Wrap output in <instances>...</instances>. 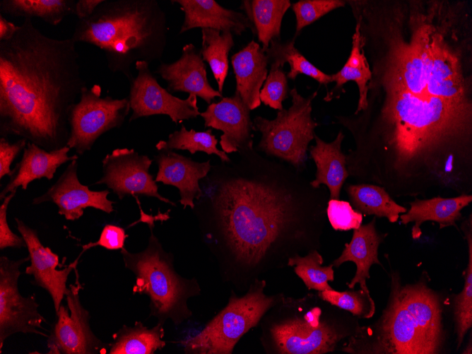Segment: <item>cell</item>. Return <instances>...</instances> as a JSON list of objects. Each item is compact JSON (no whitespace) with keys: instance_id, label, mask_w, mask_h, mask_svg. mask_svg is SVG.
<instances>
[{"instance_id":"cell-15","label":"cell","mask_w":472,"mask_h":354,"mask_svg":"<svg viewBox=\"0 0 472 354\" xmlns=\"http://www.w3.org/2000/svg\"><path fill=\"white\" fill-rule=\"evenodd\" d=\"M153 160L134 148H116L102 160V176L94 184H105L122 200L126 196L155 197L176 206L158 192V187L149 172Z\"/></svg>"},{"instance_id":"cell-6","label":"cell","mask_w":472,"mask_h":354,"mask_svg":"<svg viewBox=\"0 0 472 354\" xmlns=\"http://www.w3.org/2000/svg\"><path fill=\"white\" fill-rule=\"evenodd\" d=\"M260 341L268 354H324L342 347L359 324L349 312L319 295L283 296L259 324Z\"/></svg>"},{"instance_id":"cell-19","label":"cell","mask_w":472,"mask_h":354,"mask_svg":"<svg viewBox=\"0 0 472 354\" xmlns=\"http://www.w3.org/2000/svg\"><path fill=\"white\" fill-rule=\"evenodd\" d=\"M167 83L170 92H184L195 95L208 104L216 97L223 98L222 94L209 83L206 65L200 49L194 45H185L180 57L172 63L161 62L154 72Z\"/></svg>"},{"instance_id":"cell-36","label":"cell","mask_w":472,"mask_h":354,"mask_svg":"<svg viewBox=\"0 0 472 354\" xmlns=\"http://www.w3.org/2000/svg\"><path fill=\"white\" fill-rule=\"evenodd\" d=\"M324 260L317 249L305 255L290 257L288 266L294 267L295 274L302 281L308 290L323 291L333 290L329 281L334 280V271L331 264L321 266Z\"/></svg>"},{"instance_id":"cell-8","label":"cell","mask_w":472,"mask_h":354,"mask_svg":"<svg viewBox=\"0 0 472 354\" xmlns=\"http://www.w3.org/2000/svg\"><path fill=\"white\" fill-rule=\"evenodd\" d=\"M149 228L151 235L143 251L131 253L124 247L121 249L124 266L136 278L133 293L149 297L150 316L163 325L167 319L179 325L191 316L187 300L199 295L201 289L196 278H184L175 271L172 256L155 236L153 225L149 224Z\"/></svg>"},{"instance_id":"cell-17","label":"cell","mask_w":472,"mask_h":354,"mask_svg":"<svg viewBox=\"0 0 472 354\" xmlns=\"http://www.w3.org/2000/svg\"><path fill=\"white\" fill-rule=\"evenodd\" d=\"M250 111L239 93L235 92L231 97L209 104L200 115L204 119L205 127L223 132L219 142L223 151L241 153L254 150Z\"/></svg>"},{"instance_id":"cell-35","label":"cell","mask_w":472,"mask_h":354,"mask_svg":"<svg viewBox=\"0 0 472 354\" xmlns=\"http://www.w3.org/2000/svg\"><path fill=\"white\" fill-rule=\"evenodd\" d=\"M468 247V262L465 271V283L460 293L454 300V319L459 348L467 331L472 326V220L464 221L461 225Z\"/></svg>"},{"instance_id":"cell-38","label":"cell","mask_w":472,"mask_h":354,"mask_svg":"<svg viewBox=\"0 0 472 354\" xmlns=\"http://www.w3.org/2000/svg\"><path fill=\"white\" fill-rule=\"evenodd\" d=\"M270 69L260 91V100L274 110L283 109V102L290 93L288 77L283 67L276 63H269Z\"/></svg>"},{"instance_id":"cell-28","label":"cell","mask_w":472,"mask_h":354,"mask_svg":"<svg viewBox=\"0 0 472 354\" xmlns=\"http://www.w3.org/2000/svg\"><path fill=\"white\" fill-rule=\"evenodd\" d=\"M345 190L350 203L364 215H374L386 218L390 223H396L401 213L407 208L398 204L382 187L370 183L347 184Z\"/></svg>"},{"instance_id":"cell-13","label":"cell","mask_w":472,"mask_h":354,"mask_svg":"<svg viewBox=\"0 0 472 354\" xmlns=\"http://www.w3.org/2000/svg\"><path fill=\"white\" fill-rule=\"evenodd\" d=\"M30 259L29 255L18 260L0 257V351L5 341L17 333L47 336L42 326L45 319L39 312L34 295L23 297L18 281L21 265Z\"/></svg>"},{"instance_id":"cell-18","label":"cell","mask_w":472,"mask_h":354,"mask_svg":"<svg viewBox=\"0 0 472 354\" xmlns=\"http://www.w3.org/2000/svg\"><path fill=\"white\" fill-rule=\"evenodd\" d=\"M15 220L17 229L25 242L30 258V265L26 267L25 272L33 276V284L48 292L57 312L68 288V277L73 270H76L78 262L74 261L64 269L57 270L59 256L42 244L35 230L18 218H15Z\"/></svg>"},{"instance_id":"cell-24","label":"cell","mask_w":472,"mask_h":354,"mask_svg":"<svg viewBox=\"0 0 472 354\" xmlns=\"http://www.w3.org/2000/svg\"><path fill=\"white\" fill-rule=\"evenodd\" d=\"M231 63L236 81L235 92L250 110H255L261 105L260 91L269 73L266 52L252 40L232 56Z\"/></svg>"},{"instance_id":"cell-7","label":"cell","mask_w":472,"mask_h":354,"mask_svg":"<svg viewBox=\"0 0 472 354\" xmlns=\"http://www.w3.org/2000/svg\"><path fill=\"white\" fill-rule=\"evenodd\" d=\"M385 83L386 90L468 100L459 59L441 35L428 26L415 31L410 42L392 47Z\"/></svg>"},{"instance_id":"cell-11","label":"cell","mask_w":472,"mask_h":354,"mask_svg":"<svg viewBox=\"0 0 472 354\" xmlns=\"http://www.w3.org/2000/svg\"><path fill=\"white\" fill-rule=\"evenodd\" d=\"M130 110L128 98L102 97L98 85L83 87L79 100L70 110L66 146L75 149L77 155H83L103 134L122 126Z\"/></svg>"},{"instance_id":"cell-4","label":"cell","mask_w":472,"mask_h":354,"mask_svg":"<svg viewBox=\"0 0 472 354\" xmlns=\"http://www.w3.org/2000/svg\"><path fill=\"white\" fill-rule=\"evenodd\" d=\"M444 343L439 295L423 279L403 285L393 273L381 317L369 326H359L341 350L354 354H437Z\"/></svg>"},{"instance_id":"cell-32","label":"cell","mask_w":472,"mask_h":354,"mask_svg":"<svg viewBox=\"0 0 472 354\" xmlns=\"http://www.w3.org/2000/svg\"><path fill=\"white\" fill-rule=\"evenodd\" d=\"M234 45L233 34L230 31L201 29V57L203 61L209 65L217 83L218 90L221 94L229 69V52Z\"/></svg>"},{"instance_id":"cell-34","label":"cell","mask_w":472,"mask_h":354,"mask_svg":"<svg viewBox=\"0 0 472 354\" xmlns=\"http://www.w3.org/2000/svg\"><path fill=\"white\" fill-rule=\"evenodd\" d=\"M218 139L212 134L211 129L205 131H196L194 129L187 130L182 126L180 130L175 131L168 136L167 141H160L155 148L158 151H188L194 155L201 151L208 155H216L223 163L231 161L226 153L217 148Z\"/></svg>"},{"instance_id":"cell-23","label":"cell","mask_w":472,"mask_h":354,"mask_svg":"<svg viewBox=\"0 0 472 354\" xmlns=\"http://www.w3.org/2000/svg\"><path fill=\"white\" fill-rule=\"evenodd\" d=\"M376 218L367 224L361 225L353 230V237L349 243H346L341 254L331 262L334 268H338L347 261H352L356 265V271L350 282L347 283L349 288H355L360 283V288L367 294L370 295L366 280L370 278V269L373 264L382 266L378 259V249L384 241L386 234L377 232L375 227Z\"/></svg>"},{"instance_id":"cell-16","label":"cell","mask_w":472,"mask_h":354,"mask_svg":"<svg viewBox=\"0 0 472 354\" xmlns=\"http://www.w3.org/2000/svg\"><path fill=\"white\" fill-rule=\"evenodd\" d=\"M77 170V160L71 161L57 182L43 194L33 199V204L52 202L57 206L59 214L68 220L79 219L87 207L112 213L114 202L107 199L110 191L90 190L79 181Z\"/></svg>"},{"instance_id":"cell-37","label":"cell","mask_w":472,"mask_h":354,"mask_svg":"<svg viewBox=\"0 0 472 354\" xmlns=\"http://www.w3.org/2000/svg\"><path fill=\"white\" fill-rule=\"evenodd\" d=\"M317 295L331 305L349 312L358 318L369 319L375 312L373 299L362 289L346 291L326 290L319 291Z\"/></svg>"},{"instance_id":"cell-39","label":"cell","mask_w":472,"mask_h":354,"mask_svg":"<svg viewBox=\"0 0 472 354\" xmlns=\"http://www.w3.org/2000/svg\"><path fill=\"white\" fill-rule=\"evenodd\" d=\"M345 4L341 0H301L291 4L296 18L295 37L305 27Z\"/></svg>"},{"instance_id":"cell-12","label":"cell","mask_w":472,"mask_h":354,"mask_svg":"<svg viewBox=\"0 0 472 354\" xmlns=\"http://www.w3.org/2000/svg\"><path fill=\"white\" fill-rule=\"evenodd\" d=\"M70 284L65 296L66 306L61 305L56 312L57 321L47 336L48 354H105L110 347L100 340L90 326V313L81 305L78 281Z\"/></svg>"},{"instance_id":"cell-26","label":"cell","mask_w":472,"mask_h":354,"mask_svg":"<svg viewBox=\"0 0 472 354\" xmlns=\"http://www.w3.org/2000/svg\"><path fill=\"white\" fill-rule=\"evenodd\" d=\"M316 144L309 148L317 171L315 179L310 184L315 189L326 185L330 192L329 199H339L341 190L349 177L346 165V155L341 151L344 134L340 131L336 138L327 143L314 134Z\"/></svg>"},{"instance_id":"cell-40","label":"cell","mask_w":472,"mask_h":354,"mask_svg":"<svg viewBox=\"0 0 472 354\" xmlns=\"http://www.w3.org/2000/svg\"><path fill=\"white\" fill-rule=\"evenodd\" d=\"M326 213L335 230H355L362 225V214L355 210L348 201L329 199Z\"/></svg>"},{"instance_id":"cell-45","label":"cell","mask_w":472,"mask_h":354,"mask_svg":"<svg viewBox=\"0 0 472 354\" xmlns=\"http://www.w3.org/2000/svg\"><path fill=\"white\" fill-rule=\"evenodd\" d=\"M19 26L7 20L3 14L0 13V41L11 40L18 32Z\"/></svg>"},{"instance_id":"cell-20","label":"cell","mask_w":472,"mask_h":354,"mask_svg":"<svg viewBox=\"0 0 472 354\" xmlns=\"http://www.w3.org/2000/svg\"><path fill=\"white\" fill-rule=\"evenodd\" d=\"M155 161L158 165L155 181L177 187L184 208H194V201L202 196L199 182L206 177L211 169L210 160L196 162L173 151L163 150L155 156Z\"/></svg>"},{"instance_id":"cell-25","label":"cell","mask_w":472,"mask_h":354,"mask_svg":"<svg viewBox=\"0 0 472 354\" xmlns=\"http://www.w3.org/2000/svg\"><path fill=\"white\" fill-rule=\"evenodd\" d=\"M472 201L471 194H460L452 198L433 197L415 199L410 203L409 210L400 214L401 223L408 225L414 222L411 235L418 239L422 230L420 225L426 221H434L442 229L449 226L458 228L456 222L462 218L461 211Z\"/></svg>"},{"instance_id":"cell-42","label":"cell","mask_w":472,"mask_h":354,"mask_svg":"<svg viewBox=\"0 0 472 354\" xmlns=\"http://www.w3.org/2000/svg\"><path fill=\"white\" fill-rule=\"evenodd\" d=\"M17 190L8 194L4 199L0 206V249L8 247L21 248L26 247V244L23 237L13 233L10 229L7 222V208L11 199L16 195Z\"/></svg>"},{"instance_id":"cell-1","label":"cell","mask_w":472,"mask_h":354,"mask_svg":"<svg viewBox=\"0 0 472 354\" xmlns=\"http://www.w3.org/2000/svg\"><path fill=\"white\" fill-rule=\"evenodd\" d=\"M200 199L204 242L222 280L239 290L318 249L327 196L290 164L254 149L211 167Z\"/></svg>"},{"instance_id":"cell-44","label":"cell","mask_w":472,"mask_h":354,"mask_svg":"<svg viewBox=\"0 0 472 354\" xmlns=\"http://www.w3.org/2000/svg\"><path fill=\"white\" fill-rule=\"evenodd\" d=\"M104 0H78L75 5V15L78 20L90 17L95 11L97 7Z\"/></svg>"},{"instance_id":"cell-21","label":"cell","mask_w":472,"mask_h":354,"mask_svg":"<svg viewBox=\"0 0 472 354\" xmlns=\"http://www.w3.org/2000/svg\"><path fill=\"white\" fill-rule=\"evenodd\" d=\"M71 148L66 146L54 151H47L39 146L28 141L23 155L12 170V174L6 185L0 193V200L8 194L17 190L19 187L27 189L28 184L35 179L54 177L57 170L69 161L78 159V155H69Z\"/></svg>"},{"instance_id":"cell-33","label":"cell","mask_w":472,"mask_h":354,"mask_svg":"<svg viewBox=\"0 0 472 354\" xmlns=\"http://www.w3.org/2000/svg\"><path fill=\"white\" fill-rule=\"evenodd\" d=\"M269 63H276L281 66L287 62L290 71L287 77L295 80L300 74L309 76L320 84L327 85L332 82L331 75L326 74L308 61L295 47V39L282 42L278 40L271 42L265 52Z\"/></svg>"},{"instance_id":"cell-27","label":"cell","mask_w":472,"mask_h":354,"mask_svg":"<svg viewBox=\"0 0 472 354\" xmlns=\"http://www.w3.org/2000/svg\"><path fill=\"white\" fill-rule=\"evenodd\" d=\"M289 0H243L240 8L244 11L264 52L273 40L281 41L283 18L291 7Z\"/></svg>"},{"instance_id":"cell-41","label":"cell","mask_w":472,"mask_h":354,"mask_svg":"<svg viewBox=\"0 0 472 354\" xmlns=\"http://www.w3.org/2000/svg\"><path fill=\"white\" fill-rule=\"evenodd\" d=\"M127 237L128 235L126 234L123 228L115 225L107 224L102 228L98 241L82 245V251L75 261L78 262L81 256L84 252L92 247L98 246L108 250L122 249L124 247L125 240Z\"/></svg>"},{"instance_id":"cell-22","label":"cell","mask_w":472,"mask_h":354,"mask_svg":"<svg viewBox=\"0 0 472 354\" xmlns=\"http://www.w3.org/2000/svg\"><path fill=\"white\" fill-rule=\"evenodd\" d=\"M171 1L178 4L184 13L180 34L197 28L228 30L237 36H241L248 29L254 33L253 26L244 13L226 8L215 0Z\"/></svg>"},{"instance_id":"cell-29","label":"cell","mask_w":472,"mask_h":354,"mask_svg":"<svg viewBox=\"0 0 472 354\" xmlns=\"http://www.w3.org/2000/svg\"><path fill=\"white\" fill-rule=\"evenodd\" d=\"M164 329L158 323L151 329L141 321H136L134 326H123L112 335L109 354H153L162 350L166 343L163 339Z\"/></svg>"},{"instance_id":"cell-10","label":"cell","mask_w":472,"mask_h":354,"mask_svg":"<svg viewBox=\"0 0 472 354\" xmlns=\"http://www.w3.org/2000/svg\"><path fill=\"white\" fill-rule=\"evenodd\" d=\"M317 93L302 97L295 88L290 90L292 105L277 112L273 119L256 116L253 129L261 138L256 150L277 158L300 170L305 166L309 143L318 125L312 117V103Z\"/></svg>"},{"instance_id":"cell-2","label":"cell","mask_w":472,"mask_h":354,"mask_svg":"<svg viewBox=\"0 0 472 354\" xmlns=\"http://www.w3.org/2000/svg\"><path fill=\"white\" fill-rule=\"evenodd\" d=\"M367 136H356L357 149L346 155L358 183L384 187L396 196L433 190L459 194L472 191L470 153L472 109L468 100H452L386 90Z\"/></svg>"},{"instance_id":"cell-14","label":"cell","mask_w":472,"mask_h":354,"mask_svg":"<svg viewBox=\"0 0 472 354\" xmlns=\"http://www.w3.org/2000/svg\"><path fill=\"white\" fill-rule=\"evenodd\" d=\"M137 76L129 82V101L132 114L129 122L138 118L164 114L175 123L201 114L195 95L180 99L163 88L144 61L136 62Z\"/></svg>"},{"instance_id":"cell-30","label":"cell","mask_w":472,"mask_h":354,"mask_svg":"<svg viewBox=\"0 0 472 354\" xmlns=\"http://www.w3.org/2000/svg\"><path fill=\"white\" fill-rule=\"evenodd\" d=\"M332 82L336 83L335 90L340 89L348 81L356 83L359 90V99L355 114L366 110L368 105L367 83L372 78L367 60L362 49L360 24L357 23L353 35L352 49L347 61L342 69L331 75Z\"/></svg>"},{"instance_id":"cell-31","label":"cell","mask_w":472,"mask_h":354,"mask_svg":"<svg viewBox=\"0 0 472 354\" xmlns=\"http://www.w3.org/2000/svg\"><path fill=\"white\" fill-rule=\"evenodd\" d=\"M74 0H0L1 13L32 19L38 18L58 25L69 15H75Z\"/></svg>"},{"instance_id":"cell-43","label":"cell","mask_w":472,"mask_h":354,"mask_svg":"<svg viewBox=\"0 0 472 354\" xmlns=\"http://www.w3.org/2000/svg\"><path fill=\"white\" fill-rule=\"evenodd\" d=\"M27 140L19 138L14 143L9 142L6 138H0V179L5 175L12 174L11 165L19 153L25 149Z\"/></svg>"},{"instance_id":"cell-3","label":"cell","mask_w":472,"mask_h":354,"mask_svg":"<svg viewBox=\"0 0 472 354\" xmlns=\"http://www.w3.org/2000/svg\"><path fill=\"white\" fill-rule=\"evenodd\" d=\"M76 43L43 34L25 18L0 41V136H16L51 151L66 146L69 116L86 86Z\"/></svg>"},{"instance_id":"cell-9","label":"cell","mask_w":472,"mask_h":354,"mask_svg":"<svg viewBox=\"0 0 472 354\" xmlns=\"http://www.w3.org/2000/svg\"><path fill=\"white\" fill-rule=\"evenodd\" d=\"M266 281L257 278L245 294L232 290L228 302L199 334L180 341L186 353L231 354L240 339L256 327L262 317L284 294L266 295Z\"/></svg>"},{"instance_id":"cell-5","label":"cell","mask_w":472,"mask_h":354,"mask_svg":"<svg viewBox=\"0 0 472 354\" xmlns=\"http://www.w3.org/2000/svg\"><path fill=\"white\" fill-rule=\"evenodd\" d=\"M167 34L166 14L158 1L104 0L90 17L78 20L70 37L100 49L109 70L129 83L132 64L162 58Z\"/></svg>"}]
</instances>
